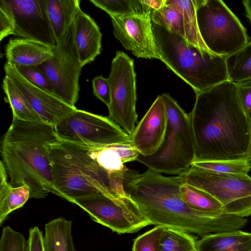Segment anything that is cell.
I'll list each match as a JSON object with an SVG mask.
<instances>
[{
	"label": "cell",
	"mask_w": 251,
	"mask_h": 251,
	"mask_svg": "<svg viewBox=\"0 0 251 251\" xmlns=\"http://www.w3.org/2000/svg\"><path fill=\"white\" fill-rule=\"evenodd\" d=\"M196 94L189 113L195 141L194 162L251 160L250 121L236 84L227 80Z\"/></svg>",
	"instance_id": "obj_1"
},
{
	"label": "cell",
	"mask_w": 251,
	"mask_h": 251,
	"mask_svg": "<svg viewBox=\"0 0 251 251\" xmlns=\"http://www.w3.org/2000/svg\"><path fill=\"white\" fill-rule=\"evenodd\" d=\"M183 176H165L150 169L143 173L128 169L124 176L126 195L156 226L196 234L201 237L240 230L245 218L223 212L212 214L192 209L179 197Z\"/></svg>",
	"instance_id": "obj_2"
},
{
	"label": "cell",
	"mask_w": 251,
	"mask_h": 251,
	"mask_svg": "<svg viewBox=\"0 0 251 251\" xmlns=\"http://www.w3.org/2000/svg\"><path fill=\"white\" fill-rule=\"evenodd\" d=\"M59 141L52 125L13 118L0 149V161L10 184L27 186L30 198H45L50 193L54 194L50 151Z\"/></svg>",
	"instance_id": "obj_3"
},
{
	"label": "cell",
	"mask_w": 251,
	"mask_h": 251,
	"mask_svg": "<svg viewBox=\"0 0 251 251\" xmlns=\"http://www.w3.org/2000/svg\"><path fill=\"white\" fill-rule=\"evenodd\" d=\"M151 23L160 60L189 84L196 94L228 80L226 57L201 49Z\"/></svg>",
	"instance_id": "obj_4"
},
{
	"label": "cell",
	"mask_w": 251,
	"mask_h": 251,
	"mask_svg": "<svg viewBox=\"0 0 251 251\" xmlns=\"http://www.w3.org/2000/svg\"><path fill=\"white\" fill-rule=\"evenodd\" d=\"M120 145L94 146L60 140L51 149L70 162L98 194L117 200L127 196L124 179L128 168Z\"/></svg>",
	"instance_id": "obj_5"
},
{
	"label": "cell",
	"mask_w": 251,
	"mask_h": 251,
	"mask_svg": "<svg viewBox=\"0 0 251 251\" xmlns=\"http://www.w3.org/2000/svg\"><path fill=\"white\" fill-rule=\"evenodd\" d=\"M167 125L162 144L152 155H139L136 161L159 173L183 176L195 158V141L189 113H186L169 94L161 95Z\"/></svg>",
	"instance_id": "obj_6"
},
{
	"label": "cell",
	"mask_w": 251,
	"mask_h": 251,
	"mask_svg": "<svg viewBox=\"0 0 251 251\" xmlns=\"http://www.w3.org/2000/svg\"><path fill=\"white\" fill-rule=\"evenodd\" d=\"M198 28L211 52L227 57L249 42L239 19L221 0H196Z\"/></svg>",
	"instance_id": "obj_7"
},
{
	"label": "cell",
	"mask_w": 251,
	"mask_h": 251,
	"mask_svg": "<svg viewBox=\"0 0 251 251\" xmlns=\"http://www.w3.org/2000/svg\"><path fill=\"white\" fill-rule=\"evenodd\" d=\"M183 177L186 183L216 198L224 212L242 218L251 216V177L248 175L214 173L192 165Z\"/></svg>",
	"instance_id": "obj_8"
},
{
	"label": "cell",
	"mask_w": 251,
	"mask_h": 251,
	"mask_svg": "<svg viewBox=\"0 0 251 251\" xmlns=\"http://www.w3.org/2000/svg\"><path fill=\"white\" fill-rule=\"evenodd\" d=\"M60 140L94 146L131 144V136L109 117L76 109L55 126Z\"/></svg>",
	"instance_id": "obj_9"
},
{
	"label": "cell",
	"mask_w": 251,
	"mask_h": 251,
	"mask_svg": "<svg viewBox=\"0 0 251 251\" xmlns=\"http://www.w3.org/2000/svg\"><path fill=\"white\" fill-rule=\"evenodd\" d=\"M136 75L134 60L125 52L117 51L107 78L111 91L109 117L130 136L138 118Z\"/></svg>",
	"instance_id": "obj_10"
},
{
	"label": "cell",
	"mask_w": 251,
	"mask_h": 251,
	"mask_svg": "<svg viewBox=\"0 0 251 251\" xmlns=\"http://www.w3.org/2000/svg\"><path fill=\"white\" fill-rule=\"evenodd\" d=\"M91 219L118 234L131 233L152 225L128 196L115 200L99 193L80 198L73 202Z\"/></svg>",
	"instance_id": "obj_11"
},
{
	"label": "cell",
	"mask_w": 251,
	"mask_h": 251,
	"mask_svg": "<svg viewBox=\"0 0 251 251\" xmlns=\"http://www.w3.org/2000/svg\"><path fill=\"white\" fill-rule=\"evenodd\" d=\"M52 49L53 56L37 66L52 84L56 96L75 106L79 97V78L83 67L74 42L73 24Z\"/></svg>",
	"instance_id": "obj_12"
},
{
	"label": "cell",
	"mask_w": 251,
	"mask_h": 251,
	"mask_svg": "<svg viewBox=\"0 0 251 251\" xmlns=\"http://www.w3.org/2000/svg\"><path fill=\"white\" fill-rule=\"evenodd\" d=\"M110 18L114 35L125 49L138 58L161 60L151 15L135 14Z\"/></svg>",
	"instance_id": "obj_13"
},
{
	"label": "cell",
	"mask_w": 251,
	"mask_h": 251,
	"mask_svg": "<svg viewBox=\"0 0 251 251\" xmlns=\"http://www.w3.org/2000/svg\"><path fill=\"white\" fill-rule=\"evenodd\" d=\"M3 68L5 75L25 97L44 123L55 126L77 109L75 106L68 104L57 96L32 84L15 66L6 62Z\"/></svg>",
	"instance_id": "obj_14"
},
{
	"label": "cell",
	"mask_w": 251,
	"mask_h": 251,
	"mask_svg": "<svg viewBox=\"0 0 251 251\" xmlns=\"http://www.w3.org/2000/svg\"><path fill=\"white\" fill-rule=\"evenodd\" d=\"M15 20L14 35L52 48L57 43L46 10V0H10Z\"/></svg>",
	"instance_id": "obj_15"
},
{
	"label": "cell",
	"mask_w": 251,
	"mask_h": 251,
	"mask_svg": "<svg viewBox=\"0 0 251 251\" xmlns=\"http://www.w3.org/2000/svg\"><path fill=\"white\" fill-rule=\"evenodd\" d=\"M167 116L159 95L137 125L131 136V144L144 156L153 155L162 144L166 131Z\"/></svg>",
	"instance_id": "obj_16"
},
{
	"label": "cell",
	"mask_w": 251,
	"mask_h": 251,
	"mask_svg": "<svg viewBox=\"0 0 251 251\" xmlns=\"http://www.w3.org/2000/svg\"><path fill=\"white\" fill-rule=\"evenodd\" d=\"M73 35L82 66L91 63L100 53L102 35L94 20L81 10L73 23Z\"/></svg>",
	"instance_id": "obj_17"
},
{
	"label": "cell",
	"mask_w": 251,
	"mask_h": 251,
	"mask_svg": "<svg viewBox=\"0 0 251 251\" xmlns=\"http://www.w3.org/2000/svg\"><path fill=\"white\" fill-rule=\"evenodd\" d=\"M8 63L14 66L40 65L53 56L51 47L33 40L10 39L5 47Z\"/></svg>",
	"instance_id": "obj_18"
},
{
	"label": "cell",
	"mask_w": 251,
	"mask_h": 251,
	"mask_svg": "<svg viewBox=\"0 0 251 251\" xmlns=\"http://www.w3.org/2000/svg\"><path fill=\"white\" fill-rule=\"evenodd\" d=\"M197 251H251V233L240 230L205 235L197 241Z\"/></svg>",
	"instance_id": "obj_19"
},
{
	"label": "cell",
	"mask_w": 251,
	"mask_h": 251,
	"mask_svg": "<svg viewBox=\"0 0 251 251\" xmlns=\"http://www.w3.org/2000/svg\"><path fill=\"white\" fill-rule=\"evenodd\" d=\"M80 0H46L47 12L56 41L66 34L81 10Z\"/></svg>",
	"instance_id": "obj_20"
},
{
	"label": "cell",
	"mask_w": 251,
	"mask_h": 251,
	"mask_svg": "<svg viewBox=\"0 0 251 251\" xmlns=\"http://www.w3.org/2000/svg\"><path fill=\"white\" fill-rule=\"evenodd\" d=\"M6 169L0 161V224L13 211L24 206L30 198L29 187L26 185L12 186L8 180Z\"/></svg>",
	"instance_id": "obj_21"
},
{
	"label": "cell",
	"mask_w": 251,
	"mask_h": 251,
	"mask_svg": "<svg viewBox=\"0 0 251 251\" xmlns=\"http://www.w3.org/2000/svg\"><path fill=\"white\" fill-rule=\"evenodd\" d=\"M72 223L71 221L59 217L46 224L44 251H76L72 235Z\"/></svg>",
	"instance_id": "obj_22"
},
{
	"label": "cell",
	"mask_w": 251,
	"mask_h": 251,
	"mask_svg": "<svg viewBox=\"0 0 251 251\" xmlns=\"http://www.w3.org/2000/svg\"><path fill=\"white\" fill-rule=\"evenodd\" d=\"M2 87L11 108L13 118L24 121L43 122L25 97L6 75L3 79Z\"/></svg>",
	"instance_id": "obj_23"
},
{
	"label": "cell",
	"mask_w": 251,
	"mask_h": 251,
	"mask_svg": "<svg viewBox=\"0 0 251 251\" xmlns=\"http://www.w3.org/2000/svg\"><path fill=\"white\" fill-rule=\"evenodd\" d=\"M179 197L196 211L212 214L224 212L222 204L213 196L185 181L180 187Z\"/></svg>",
	"instance_id": "obj_24"
},
{
	"label": "cell",
	"mask_w": 251,
	"mask_h": 251,
	"mask_svg": "<svg viewBox=\"0 0 251 251\" xmlns=\"http://www.w3.org/2000/svg\"><path fill=\"white\" fill-rule=\"evenodd\" d=\"M165 4L176 8L183 15L186 40L201 49L209 50L202 40L198 28L196 0H166Z\"/></svg>",
	"instance_id": "obj_25"
},
{
	"label": "cell",
	"mask_w": 251,
	"mask_h": 251,
	"mask_svg": "<svg viewBox=\"0 0 251 251\" xmlns=\"http://www.w3.org/2000/svg\"><path fill=\"white\" fill-rule=\"evenodd\" d=\"M228 80L240 83L251 79V41L226 58Z\"/></svg>",
	"instance_id": "obj_26"
},
{
	"label": "cell",
	"mask_w": 251,
	"mask_h": 251,
	"mask_svg": "<svg viewBox=\"0 0 251 251\" xmlns=\"http://www.w3.org/2000/svg\"><path fill=\"white\" fill-rule=\"evenodd\" d=\"M195 237L189 233L165 227L159 251H197Z\"/></svg>",
	"instance_id": "obj_27"
},
{
	"label": "cell",
	"mask_w": 251,
	"mask_h": 251,
	"mask_svg": "<svg viewBox=\"0 0 251 251\" xmlns=\"http://www.w3.org/2000/svg\"><path fill=\"white\" fill-rule=\"evenodd\" d=\"M151 22L186 39L183 16L176 8L165 4L151 16Z\"/></svg>",
	"instance_id": "obj_28"
},
{
	"label": "cell",
	"mask_w": 251,
	"mask_h": 251,
	"mask_svg": "<svg viewBox=\"0 0 251 251\" xmlns=\"http://www.w3.org/2000/svg\"><path fill=\"white\" fill-rule=\"evenodd\" d=\"M192 165L207 171L227 174L248 175L251 170L249 159L194 162Z\"/></svg>",
	"instance_id": "obj_29"
},
{
	"label": "cell",
	"mask_w": 251,
	"mask_h": 251,
	"mask_svg": "<svg viewBox=\"0 0 251 251\" xmlns=\"http://www.w3.org/2000/svg\"><path fill=\"white\" fill-rule=\"evenodd\" d=\"M90 2L110 17L145 14L140 0H90Z\"/></svg>",
	"instance_id": "obj_30"
},
{
	"label": "cell",
	"mask_w": 251,
	"mask_h": 251,
	"mask_svg": "<svg viewBox=\"0 0 251 251\" xmlns=\"http://www.w3.org/2000/svg\"><path fill=\"white\" fill-rule=\"evenodd\" d=\"M0 251H28V241L21 233L6 226L2 230Z\"/></svg>",
	"instance_id": "obj_31"
},
{
	"label": "cell",
	"mask_w": 251,
	"mask_h": 251,
	"mask_svg": "<svg viewBox=\"0 0 251 251\" xmlns=\"http://www.w3.org/2000/svg\"><path fill=\"white\" fill-rule=\"evenodd\" d=\"M165 227L156 226L134 239L132 251H159L160 238Z\"/></svg>",
	"instance_id": "obj_32"
},
{
	"label": "cell",
	"mask_w": 251,
	"mask_h": 251,
	"mask_svg": "<svg viewBox=\"0 0 251 251\" xmlns=\"http://www.w3.org/2000/svg\"><path fill=\"white\" fill-rule=\"evenodd\" d=\"M15 66L18 71L32 84L56 96L52 84L44 72L37 66Z\"/></svg>",
	"instance_id": "obj_33"
},
{
	"label": "cell",
	"mask_w": 251,
	"mask_h": 251,
	"mask_svg": "<svg viewBox=\"0 0 251 251\" xmlns=\"http://www.w3.org/2000/svg\"><path fill=\"white\" fill-rule=\"evenodd\" d=\"M15 25V16L9 0H0V40L14 35Z\"/></svg>",
	"instance_id": "obj_34"
},
{
	"label": "cell",
	"mask_w": 251,
	"mask_h": 251,
	"mask_svg": "<svg viewBox=\"0 0 251 251\" xmlns=\"http://www.w3.org/2000/svg\"><path fill=\"white\" fill-rule=\"evenodd\" d=\"M93 94L108 107L111 101V91L108 80L101 75L92 80Z\"/></svg>",
	"instance_id": "obj_35"
},
{
	"label": "cell",
	"mask_w": 251,
	"mask_h": 251,
	"mask_svg": "<svg viewBox=\"0 0 251 251\" xmlns=\"http://www.w3.org/2000/svg\"><path fill=\"white\" fill-rule=\"evenodd\" d=\"M235 84L239 100L246 114L248 116L251 111V80Z\"/></svg>",
	"instance_id": "obj_36"
},
{
	"label": "cell",
	"mask_w": 251,
	"mask_h": 251,
	"mask_svg": "<svg viewBox=\"0 0 251 251\" xmlns=\"http://www.w3.org/2000/svg\"><path fill=\"white\" fill-rule=\"evenodd\" d=\"M27 241L28 251H44L43 235L37 226L29 229Z\"/></svg>",
	"instance_id": "obj_37"
},
{
	"label": "cell",
	"mask_w": 251,
	"mask_h": 251,
	"mask_svg": "<svg viewBox=\"0 0 251 251\" xmlns=\"http://www.w3.org/2000/svg\"><path fill=\"white\" fill-rule=\"evenodd\" d=\"M145 14L151 15L163 7L166 0H140Z\"/></svg>",
	"instance_id": "obj_38"
},
{
	"label": "cell",
	"mask_w": 251,
	"mask_h": 251,
	"mask_svg": "<svg viewBox=\"0 0 251 251\" xmlns=\"http://www.w3.org/2000/svg\"><path fill=\"white\" fill-rule=\"evenodd\" d=\"M242 3L245 9L246 16L251 23V0H244L242 1Z\"/></svg>",
	"instance_id": "obj_39"
},
{
	"label": "cell",
	"mask_w": 251,
	"mask_h": 251,
	"mask_svg": "<svg viewBox=\"0 0 251 251\" xmlns=\"http://www.w3.org/2000/svg\"><path fill=\"white\" fill-rule=\"evenodd\" d=\"M248 117V118H249V121H250V130H251V111Z\"/></svg>",
	"instance_id": "obj_40"
},
{
	"label": "cell",
	"mask_w": 251,
	"mask_h": 251,
	"mask_svg": "<svg viewBox=\"0 0 251 251\" xmlns=\"http://www.w3.org/2000/svg\"></svg>",
	"instance_id": "obj_41"
}]
</instances>
